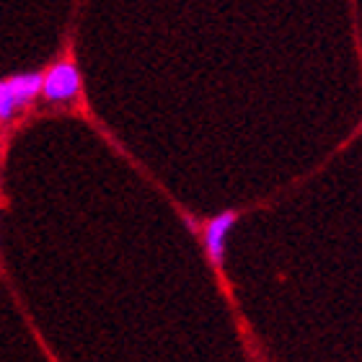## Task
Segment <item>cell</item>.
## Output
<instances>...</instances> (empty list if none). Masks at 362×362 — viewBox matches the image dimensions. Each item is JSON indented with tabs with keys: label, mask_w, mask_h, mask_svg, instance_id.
Instances as JSON below:
<instances>
[{
	"label": "cell",
	"mask_w": 362,
	"mask_h": 362,
	"mask_svg": "<svg viewBox=\"0 0 362 362\" xmlns=\"http://www.w3.org/2000/svg\"><path fill=\"white\" fill-rule=\"evenodd\" d=\"M39 90H45V78L39 76V73L6 78V81L0 83V119L6 122L18 106L29 104Z\"/></svg>",
	"instance_id": "cell-1"
},
{
	"label": "cell",
	"mask_w": 362,
	"mask_h": 362,
	"mask_svg": "<svg viewBox=\"0 0 362 362\" xmlns=\"http://www.w3.org/2000/svg\"><path fill=\"white\" fill-rule=\"evenodd\" d=\"M81 90V76L73 62H57L45 76V96L49 101H68L78 96Z\"/></svg>",
	"instance_id": "cell-2"
},
{
	"label": "cell",
	"mask_w": 362,
	"mask_h": 362,
	"mask_svg": "<svg viewBox=\"0 0 362 362\" xmlns=\"http://www.w3.org/2000/svg\"><path fill=\"white\" fill-rule=\"evenodd\" d=\"M233 226H235L233 212H223V215H215V218L210 220L207 230H204V243H207L210 259L215 264H223V257H226V238H228V233L233 230Z\"/></svg>",
	"instance_id": "cell-3"
}]
</instances>
